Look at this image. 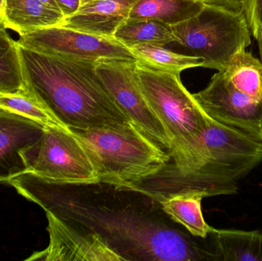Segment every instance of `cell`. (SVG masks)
<instances>
[{
  "label": "cell",
  "mask_w": 262,
  "mask_h": 261,
  "mask_svg": "<svg viewBox=\"0 0 262 261\" xmlns=\"http://www.w3.org/2000/svg\"><path fill=\"white\" fill-rule=\"evenodd\" d=\"M18 46L26 95L64 127L85 130L130 121L97 75L96 63L64 59Z\"/></svg>",
  "instance_id": "6da1fadb"
},
{
  "label": "cell",
  "mask_w": 262,
  "mask_h": 261,
  "mask_svg": "<svg viewBox=\"0 0 262 261\" xmlns=\"http://www.w3.org/2000/svg\"><path fill=\"white\" fill-rule=\"evenodd\" d=\"M139 84L170 143V155L181 177L200 172L209 161L204 134L210 117L183 86L179 74L137 61Z\"/></svg>",
  "instance_id": "7a4b0ae2"
},
{
  "label": "cell",
  "mask_w": 262,
  "mask_h": 261,
  "mask_svg": "<svg viewBox=\"0 0 262 261\" xmlns=\"http://www.w3.org/2000/svg\"><path fill=\"white\" fill-rule=\"evenodd\" d=\"M71 130L93 159L100 183L130 188L161 173L170 159L169 152L131 121L118 127Z\"/></svg>",
  "instance_id": "3957f363"
},
{
  "label": "cell",
  "mask_w": 262,
  "mask_h": 261,
  "mask_svg": "<svg viewBox=\"0 0 262 261\" xmlns=\"http://www.w3.org/2000/svg\"><path fill=\"white\" fill-rule=\"evenodd\" d=\"M204 143L209 161L196 174L183 178L180 191L196 190L206 197L237 194L238 182L261 163V141L210 117Z\"/></svg>",
  "instance_id": "277c9868"
},
{
  "label": "cell",
  "mask_w": 262,
  "mask_h": 261,
  "mask_svg": "<svg viewBox=\"0 0 262 261\" xmlns=\"http://www.w3.org/2000/svg\"><path fill=\"white\" fill-rule=\"evenodd\" d=\"M178 53L203 59V67L223 70L252 42L247 18L221 8L205 5L192 18L171 26Z\"/></svg>",
  "instance_id": "5b68a950"
},
{
  "label": "cell",
  "mask_w": 262,
  "mask_h": 261,
  "mask_svg": "<svg viewBox=\"0 0 262 261\" xmlns=\"http://www.w3.org/2000/svg\"><path fill=\"white\" fill-rule=\"evenodd\" d=\"M20 154L26 172L49 180L75 185L100 183L93 159L70 129L45 127L39 139Z\"/></svg>",
  "instance_id": "8992f818"
},
{
  "label": "cell",
  "mask_w": 262,
  "mask_h": 261,
  "mask_svg": "<svg viewBox=\"0 0 262 261\" xmlns=\"http://www.w3.org/2000/svg\"><path fill=\"white\" fill-rule=\"evenodd\" d=\"M18 45L45 55L74 61L104 59L137 61L130 49L115 38H104L61 26L37 29L19 35Z\"/></svg>",
  "instance_id": "52a82bcc"
},
{
  "label": "cell",
  "mask_w": 262,
  "mask_h": 261,
  "mask_svg": "<svg viewBox=\"0 0 262 261\" xmlns=\"http://www.w3.org/2000/svg\"><path fill=\"white\" fill-rule=\"evenodd\" d=\"M137 61L101 60L95 64V70L121 111L170 153V143L163 125L151 110L140 88Z\"/></svg>",
  "instance_id": "ba28073f"
},
{
  "label": "cell",
  "mask_w": 262,
  "mask_h": 261,
  "mask_svg": "<svg viewBox=\"0 0 262 261\" xmlns=\"http://www.w3.org/2000/svg\"><path fill=\"white\" fill-rule=\"evenodd\" d=\"M192 96L214 121L262 142V101L237 90L223 72L215 74L207 87Z\"/></svg>",
  "instance_id": "9c48e42d"
},
{
  "label": "cell",
  "mask_w": 262,
  "mask_h": 261,
  "mask_svg": "<svg viewBox=\"0 0 262 261\" xmlns=\"http://www.w3.org/2000/svg\"><path fill=\"white\" fill-rule=\"evenodd\" d=\"M50 236L49 247L30 260L118 261L125 260L97 231L66 222L46 213Z\"/></svg>",
  "instance_id": "30bf717a"
},
{
  "label": "cell",
  "mask_w": 262,
  "mask_h": 261,
  "mask_svg": "<svg viewBox=\"0 0 262 261\" xmlns=\"http://www.w3.org/2000/svg\"><path fill=\"white\" fill-rule=\"evenodd\" d=\"M45 127L0 107V182L27 171L20 153L39 139Z\"/></svg>",
  "instance_id": "8fae6325"
},
{
  "label": "cell",
  "mask_w": 262,
  "mask_h": 261,
  "mask_svg": "<svg viewBox=\"0 0 262 261\" xmlns=\"http://www.w3.org/2000/svg\"><path fill=\"white\" fill-rule=\"evenodd\" d=\"M138 0H81L78 10L63 19L61 26L84 33L114 38L129 18Z\"/></svg>",
  "instance_id": "7c38bea8"
},
{
  "label": "cell",
  "mask_w": 262,
  "mask_h": 261,
  "mask_svg": "<svg viewBox=\"0 0 262 261\" xmlns=\"http://www.w3.org/2000/svg\"><path fill=\"white\" fill-rule=\"evenodd\" d=\"M211 252L215 260L262 261V231L212 228Z\"/></svg>",
  "instance_id": "4fadbf2b"
},
{
  "label": "cell",
  "mask_w": 262,
  "mask_h": 261,
  "mask_svg": "<svg viewBox=\"0 0 262 261\" xmlns=\"http://www.w3.org/2000/svg\"><path fill=\"white\" fill-rule=\"evenodd\" d=\"M206 198L196 190L178 192L159 199L162 211L175 223L180 224L195 238L206 239L212 231L203 217L202 201Z\"/></svg>",
  "instance_id": "5bb4252c"
},
{
  "label": "cell",
  "mask_w": 262,
  "mask_h": 261,
  "mask_svg": "<svg viewBox=\"0 0 262 261\" xmlns=\"http://www.w3.org/2000/svg\"><path fill=\"white\" fill-rule=\"evenodd\" d=\"M4 20L6 29L19 35L37 29L61 26L64 15L39 0H5Z\"/></svg>",
  "instance_id": "9a60e30c"
},
{
  "label": "cell",
  "mask_w": 262,
  "mask_h": 261,
  "mask_svg": "<svg viewBox=\"0 0 262 261\" xmlns=\"http://www.w3.org/2000/svg\"><path fill=\"white\" fill-rule=\"evenodd\" d=\"M205 4L195 0H138L129 18L175 26L198 15Z\"/></svg>",
  "instance_id": "2e32d148"
},
{
  "label": "cell",
  "mask_w": 262,
  "mask_h": 261,
  "mask_svg": "<svg viewBox=\"0 0 262 261\" xmlns=\"http://www.w3.org/2000/svg\"><path fill=\"white\" fill-rule=\"evenodd\" d=\"M220 72L237 90L255 101H262V62L246 49L234 55Z\"/></svg>",
  "instance_id": "e0dca14e"
},
{
  "label": "cell",
  "mask_w": 262,
  "mask_h": 261,
  "mask_svg": "<svg viewBox=\"0 0 262 261\" xmlns=\"http://www.w3.org/2000/svg\"><path fill=\"white\" fill-rule=\"evenodd\" d=\"M114 38L127 49L137 44L164 46L175 41L171 26L152 20L130 18L118 27Z\"/></svg>",
  "instance_id": "ac0fdd59"
},
{
  "label": "cell",
  "mask_w": 262,
  "mask_h": 261,
  "mask_svg": "<svg viewBox=\"0 0 262 261\" xmlns=\"http://www.w3.org/2000/svg\"><path fill=\"white\" fill-rule=\"evenodd\" d=\"M129 49L139 62L169 73L180 75L186 69L203 67L204 62L202 58L177 53L156 44H137Z\"/></svg>",
  "instance_id": "d6986e66"
},
{
  "label": "cell",
  "mask_w": 262,
  "mask_h": 261,
  "mask_svg": "<svg viewBox=\"0 0 262 261\" xmlns=\"http://www.w3.org/2000/svg\"><path fill=\"white\" fill-rule=\"evenodd\" d=\"M0 93L26 95L19 46L0 30Z\"/></svg>",
  "instance_id": "ffe728a7"
},
{
  "label": "cell",
  "mask_w": 262,
  "mask_h": 261,
  "mask_svg": "<svg viewBox=\"0 0 262 261\" xmlns=\"http://www.w3.org/2000/svg\"><path fill=\"white\" fill-rule=\"evenodd\" d=\"M0 107L33 120L45 127L56 126L68 128L28 95L0 93Z\"/></svg>",
  "instance_id": "44dd1931"
},
{
  "label": "cell",
  "mask_w": 262,
  "mask_h": 261,
  "mask_svg": "<svg viewBox=\"0 0 262 261\" xmlns=\"http://www.w3.org/2000/svg\"><path fill=\"white\" fill-rule=\"evenodd\" d=\"M246 18L254 37L262 32V0H249Z\"/></svg>",
  "instance_id": "7402d4cb"
},
{
  "label": "cell",
  "mask_w": 262,
  "mask_h": 261,
  "mask_svg": "<svg viewBox=\"0 0 262 261\" xmlns=\"http://www.w3.org/2000/svg\"><path fill=\"white\" fill-rule=\"evenodd\" d=\"M206 6L221 8L236 14H243L246 17L249 0H195Z\"/></svg>",
  "instance_id": "603a6c76"
},
{
  "label": "cell",
  "mask_w": 262,
  "mask_h": 261,
  "mask_svg": "<svg viewBox=\"0 0 262 261\" xmlns=\"http://www.w3.org/2000/svg\"><path fill=\"white\" fill-rule=\"evenodd\" d=\"M64 18L73 15L80 6L81 0H55Z\"/></svg>",
  "instance_id": "cb8c5ba5"
},
{
  "label": "cell",
  "mask_w": 262,
  "mask_h": 261,
  "mask_svg": "<svg viewBox=\"0 0 262 261\" xmlns=\"http://www.w3.org/2000/svg\"><path fill=\"white\" fill-rule=\"evenodd\" d=\"M4 5L5 0H0V30L6 29V25H5L4 14H3Z\"/></svg>",
  "instance_id": "d4e9b609"
},
{
  "label": "cell",
  "mask_w": 262,
  "mask_h": 261,
  "mask_svg": "<svg viewBox=\"0 0 262 261\" xmlns=\"http://www.w3.org/2000/svg\"><path fill=\"white\" fill-rule=\"evenodd\" d=\"M41 3H44L46 6H49V7L52 8V9H55V10L58 11V12H61L60 11L59 8L57 6L56 3H55V0H39Z\"/></svg>",
  "instance_id": "484cf974"
},
{
  "label": "cell",
  "mask_w": 262,
  "mask_h": 261,
  "mask_svg": "<svg viewBox=\"0 0 262 261\" xmlns=\"http://www.w3.org/2000/svg\"><path fill=\"white\" fill-rule=\"evenodd\" d=\"M255 39L258 41V48H259L260 56H261V61L262 62V32L258 34L257 36L255 37Z\"/></svg>",
  "instance_id": "4316f807"
}]
</instances>
